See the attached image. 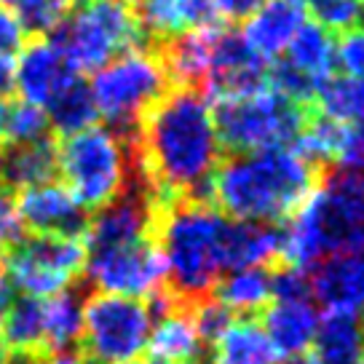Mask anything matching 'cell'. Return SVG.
Wrapping results in <instances>:
<instances>
[{
	"instance_id": "cell-1",
	"label": "cell",
	"mask_w": 364,
	"mask_h": 364,
	"mask_svg": "<svg viewBox=\"0 0 364 364\" xmlns=\"http://www.w3.org/2000/svg\"><path fill=\"white\" fill-rule=\"evenodd\" d=\"M132 145L136 177L159 206L171 198H206L223 161L212 102L191 86H171L142 118Z\"/></svg>"
},
{
	"instance_id": "cell-2",
	"label": "cell",
	"mask_w": 364,
	"mask_h": 364,
	"mask_svg": "<svg viewBox=\"0 0 364 364\" xmlns=\"http://www.w3.org/2000/svg\"><path fill=\"white\" fill-rule=\"evenodd\" d=\"M318 171L295 148L233 153L212 174L206 201L228 220L279 225L314 193Z\"/></svg>"
},
{
	"instance_id": "cell-3",
	"label": "cell",
	"mask_w": 364,
	"mask_h": 364,
	"mask_svg": "<svg viewBox=\"0 0 364 364\" xmlns=\"http://www.w3.org/2000/svg\"><path fill=\"white\" fill-rule=\"evenodd\" d=\"M364 252V171L332 169L282 228L284 265L311 271L332 257Z\"/></svg>"
},
{
	"instance_id": "cell-4",
	"label": "cell",
	"mask_w": 364,
	"mask_h": 364,
	"mask_svg": "<svg viewBox=\"0 0 364 364\" xmlns=\"http://www.w3.org/2000/svg\"><path fill=\"white\" fill-rule=\"evenodd\" d=\"M225 228L228 217L206 198H171L159 206L153 239L164 257L166 289L182 303L209 297L225 273Z\"/></svg>"
},
{
	"instance_id": "cell-5",
	"label": "cell",
	"mask_w": 364,
	"mask_h": 364,
	"mask_svg": "<svg viewBox=\"0 0 364 364\" xmlns=\"http://www.w3.org/2000/svg\"><path fill=\"white\" fill-rule=\"evenodd\" d=\"M57 177L89 212L110 204L136 177L132 136L100 124L62 136Z\"/></svg>"
},
{
	"instance_id": "cell-6",
	"label": "cell",
	"mask_w": 364,
	"mask_h": 364,
	"mask_svg": "<svg viewBox=\"0 0 364 364\" xmlns=\"http://www.w3.org/2000/svg\"><path fill=\"white\" fill-rule=\"evenodd\" d=\"M212 110L220 145L230 153L289 148L311 115L308 105L295 102L271 86L212 100Z\"/></svg>"
},
{
	"instance_id": "cell-7",
	"label": "cell",
	"mask_w": 364,
	"mask_h": 364,
	"mask_svg": "<svg viewBox=\"0 0 364 364\" xmlns=\"http://www.w3.org/2000/svg\"><path fill=\"white\" fill-rule=\"evenodd\" d=\"M89 86L105 126L134 136L150 107L171 89V80L159 51L139 46L97 70Z\"/></svg>"
},
{
	"instance_id": "cell-8",
	"label": "cell",
	"mask_w": 364,
	"mask_h": 364,
	"mask_svg": "<svg viewBox=\"0 0 364 364\" xmlns=\"http://www.w3.org/2000/svg\"><path fill=\"white\" fill-rule=\"evenodd\" d=\"M148 300L91 292L83 300L78 356L83 364H136L148 353L153 330Z\"/></svg>"
},
{
	"instance_id": "cell-9",
	"label": "cell",
	"mask_w": 364,
	"mask_h": 364,
	"mask_svg": "<svg viewBox=\"0 0 364 364\" xmlns=\"http://www.w3.org/2000/svg\"><path fill=\"white\" fill-rule=\"evenodd\" d=\"M78 75L97 73L110 59L139 48L145 33L126 0H89L73 9L54 38Z\"/></svg>"
},
{
	"instance_id": "cell-10",
	"label": "cell",
	"mask_w": 364,
	"mask_h": 364,
	"mask_svg": "<svg viewBox=\"0 0 364 364\" xmlns=\"http://www.w3.org/2000/svg\"><path fill=\"white\" fill-rule=\"evenodd\" d=\"M86 250L73 236L22 233L3 252V276L24 297H54L68 292L83 276Z\"/></svg>"
},
{
	"instance_id": "cell-11",
	"label": "cell",
	"mask_w": 364,
	"mask_h": 364,
	"mask_svg": "<svg viewBox=\"0 0 364 364\" xmlns=\"http://www.w3.org/2000/svg\"><path fill=\"white\" fill-rule=\"evenodd\" d=\"M83 279L94 287V292L136 300H153L166 289V268L153 236L86 252Z\"/></svg>"
},
{
	"instance_id": "cell-12",
	"label": "cell",
	"mask_w": 364,
	"mask_h": 364,
	"mask_svg": "<svg viewBox=\"0 0 364 364\" xmlns=\"http://www.w3.org/2000/svg\"><path fill=\"white\" fill-rule=\"evenodd\" d=\"M153 306V330H150L148 353L153 364H201L206 346L198 335L193 306L182 303L169 289L148 300Z\"/></svg>"
},
{
	"instance_id": "cell-13",
	"label": "cell",
	"mask_w": 364,
	"mask_h": 364,
	"mask_svg": "<svg viewBox=\"0 0 364 364\" xmlns=\"http://www.w3.org/2000/svg\"><path fill=\"white\" fill-rule=\"evenodd\" d=\"M16 206L24 233H41V236L80 239L91 215L59 180L41 182L16 193Z\"/></svg>"
},
{
	"instance_id": "cell-14",
	"label": "cell",
	"mask_w": 364,
	"mask_h": 364,
	"mask_svg": "<svg viewBox=\"0 0 364 364\" xmlns=\"http://www.w3.org/2000/svg\"><path fill=\"white\" fill-rule=\"evenodd\" d=\"M73 75L78 73L70 68L62 48L51 38H27L14 57V91L22 102L38 107L51 102Z\"/></svg>"
},
{
	"instance_id": "cell-15",
	"label": "cell",
	"mask_w": 364,
	"mask_h": 364,
	"mask_svg": "<svg viewBox=\"0 0 364 364\" xmlns=\"http://www.w3.org/2000/svg\"><path fill=\"white\" fill-rule=\"evenodd\" d=\"M306 22L308 11L300 0H265L244 19L241 38L257 57L271 65L284 54Z\"/></svg>"
},
{
	"instance_id": "cell-16",
	"label": "cell",
	"mask_w": 364,
	"mask_h": 364,
	"mask_svg": "<svg viewBox=\"0 0 364 364\" xmlns=\"http://www.w3.org/2000/svg\"><path fill=\"white\" fill-rule=\"evenodd\" d=\"M311 289L324 311L364 316V252L332 255L311 268Z\"/></svg>"
},
{
	"instance_id": "cell-17",
	"label": "cell",
	"mask_w": 364,
	"mask_h": 364,
	"mask_svg": "<svg viewBox=\"0 0 364 364\" xmlns=\"http://www.w3.org/2000/svg\"><path fill=\"white\" fill-rule=\"evenodd\" d=\"M318 308L314 300H271L262 311L260 327L268 335L273 351L282 359L303 356L314 346L318 327Z\"/></svg>"
},
{
	"instance_id": "cell-18",
	"label": "cell",
	"mask_w": 364,
	"mask_h": 364,
	"mask_svg": "<svg viewBox=\"0 0 364 364\" xmlns=\"http://www.w3.org/2000/svg\"><path fill=\"white\" fill-rule=\"evenodd\" d=\"M282 257V228L268 223L228 220L223 241L225 271L236 268H268Z\"/></svg>"
},
{
	"instance_id": "cell-19",
	"label": "cell",
	"mask_w": 364,
	"mask_h": 364,
	"mask_svg": "<svg viewBox=\"0 0 364 364\" xmlns=\"http://www.w3.org/2000/svg\"><path fill=\"white\" fill-rule=\"evenodd\" d=\"M212 41H215V27L185 30L161 43L159 57L166 68L171 86H191V89L204 86L212 65Z\"/></svg>"
},
{
	"instance_id": "cell-20",
	"label": "cell",
	"mask_w": 364,
	"mask_h": 364,
	"mask_svg": "<svg viewBox=\"0 0 364 364\" xmlns=\"http://www.w3.org/2000/svg\"><path fill=\"white\" fill-rule=\"evenodd\" d=\"M57 180V142H0V185L22 193L41 182Z\"/></svg>"
},
{
	"instance_id": "cell-21",
	"label": "cell",
	"mask_w": 364,
	"mask_h": 364,
	"mask_svg": "<svg viewBox=\"0 0 364 364\" xmlns=\"http://www.w3.org/2000/svg\"><path fill=\"white\" fill-rule=\"evenodd\" d=\"M316 364H362L364 362V316L346 311H324L314 338Z\"/></svg>"
},
{
	"instance_id": "cell-22",
	"label": "cell",
	"mask_w": 364,
	"mask_h": 364,
	"mask_svg": "<svg viewBox=\"0 0 364 364\" xmlns=\"http://www.w3.org/2000/svg\"><path fill=\"white\" fill-rule=\"evenodd\" d=\"M212 364H279L268 335L260 321L252 316H239L228 324L206 348Z\"/></svg>"
},
{
	"instance_id": "cell-23",
	"label": "cell",
	"mask_w": 364,
	"mask_h": 364,
	"mask_svg": "<svg viewBox=\"0 0 364 364\" xmlns=\"http://www.w3.org/2000/svg\"><path fill=\"white\" fill-rule=\"evenodd\" d=\"M212 297L233 316H255L271 306L273 271L271 268H236L217 279Z\"/></svg>"
},
{
	"instance_id": "cell-24",
	"label": "cell",
	"mask_w": 364,
	"mask_h": 364,
	"mask_svg": "<svg viewBox=\"0 0 364 364\" xmlns=\"http://www.w3.org/2000/svg\"><path fill=\"white\" fill-rule=\"evenodd\" d=\"M279 59L318 89L321 80L335 73V38L330 30L308 19Z\"/></svg>"
},
{
	"instance_id": "cell-25",
	"label": "cell",
	"mask_w": 364,
	"mask_h": 364,
	"mask_svg": "<svg viewBox=\"0 0 364 364\" xmlns=\"http://www.w3.org/2000/svg\"><path fill=\"white\" fill-rule=\"evenodd\" d=\"M48 115L51 132L59 136H70L75 132H83L100 121L97 105H94V94H91L89 80L83 75H73V78L59 89V94L43 107Z\"/></svg>"
},
{
	"instance_id": "cell-26",
	"label": "cell",
	"mask_w": 364,
	"mask_h": 364,
	"mask_svg": "<svg viewBox=\"0 0 364 364\" xmlns=\"http://www.w3.org/2000/svg\"><path fill=\"white\" fill-rule=\"evenodd\" d=\"M0 338L16 353H46V316L43 300L14 297L0 321Z\"/></svg>"
},
{
	"instance_id": "cell-27",
	"label": "cell",
	"mask_w": 364,
	"mask_h": 364,
	"mask_svg": "<svg viewBox=\"0 0 364 364\" xmlns=\"http://www.w3.org/2000/svg\"><path fill=\"white\" fill-rule=\"evenodd\" d=\"M83 300L86 297H80L75 287L43 300L46 353H65L78 348L80 327H83Z\"/></svg>"
},
{
	"instance_id": "cell-28",
	"label": "cell",
	"mask_w": 364,
	"mask_h": 364,
	"mask_svg": "<svg viewBox=\"0 0 364 364\" xmlns=\"http://www.w3.org/2000/svg\"><path fill=\"white\" fill-rule=\"evenodd\" d=\"M316 113L335 124H356L364 121V80L332 73L314 94Z\"/></svg>"
},
{
	"instance_id": "cell-29",
	"label": "cell",
	"mask_w": 364,
	"mask_h": 364,
	"mask_svg": "<svg viewBox=\"0 0 364 364\" xmlns=\"http://www.w3.org/2000/svg\"><path fill=\"white\" fill-rule=\"evenodd\" d=\"M75 9L73 0H19L14 14L24 27L27 38H54Z\"/></svg>"
},
{
	"instance_id": "cell-30",
	"label": "cell",
	"mask_w": 364,
	"mask_h": 364,
	"mask_svg": "<svg viewBox=\"0 0 364 364\" xmlns=\"http://www.w3.org/2000/svg\"><path fill=\"white\" fill-rule=\"evenodd\" d=\"M54 139L48 115L43 107L16 100L6 107V124H3V142L27 145V142H43Z\"/></svg>"
},
{
	"instance_id": "cell-31",
	"label": "cell",
	"mask_w": 364,
	"mask_h": 364,
	"mask_svg": "<svg viewBox=\"0 0 364 364\" xmlns=\"http://www.w3.org/2000/svg\"><path fill=\"white\" fill-rule=\"evenodd\" d=\"M308 19H314L330 33H346L362 22L364 0H300Z\"/></svg>"
},
{
	"instance_id": "cell-32",
	"label": "cell",
	"mask_w": 364,
	"mask_h": 364,
	"mask_svg": "<svg viewBox=\"0 0 364 364\" xmlns=\"http://www.w3.org/2000/svg\"><path fill=\"white\" fill-rule=\"evenodd\" d=\"M335 68H341L343 75L364 80V27L346 30L335 41Z\"/></svg>"
},
{
	"instance_id": "cell-33",
	"label": "cell",
	"mask_w": 364,
	"mask_h": 364,
	"mask_svg": "<svg viewBox=\"0 0 364 364\" xmlns=\"http://www.w3.org/2000/svg\"><path fill=\"white\" fill-rule=\"evenodd\" d=\"M273 300H314L311 273L282 265L273 271Z\"/></svg>"
},
{
	"instance_id": "cell-34",
	"label": "cell",
	"mask_w": 364,
	"mask_h": 364,
	"mask_svg": "<svg viewBox=\"0 0 364 364\" xmlns=\"http://www.w3.org/2000/svg\"><path fill=\"white\" fill-rule=\"evenodd\" d=\"M335 169L364 171V121L346 124L335 156Z\"/></svg>"
},
{
	"instance_id": "cell-35",
	"label": "cell",
	"mask_w": 364,
	"mask_h": 364,
	"mask_svg": "<svg viewBox=\"0 0 364 364\" xmlns=\"http://www.w3.org/2000/svg\"><path fill=\"white\" fill-rule=\"evenodd\" d=\"M24 233L22 220H19V206H16V193L0 185V250L11 247L14 241Z\"/></svg>"
},
{
	"instance_id": "cell-36",
	"label": "cell",
	"mask_w": 364,
	"mask_h": 364,
	"mask_svg": "<svg viewBox=\"0 0 364 364\" xmlns=\"http://www.w3.org/2000/svg\"><path fill=\"white\" fill-rule=\"evenodd\" d=\"M27 43V33L19 24L14 9L0 6V57H16L19 48Z\"/></svg>"
},
{
	"instance_id": "cell-37",
	"label": "cell",
	"mask_w": 364,
	"mask_h": 364,
	"mask_svg": "<svg viewBox=\"0 0 364 364\" xmlns=\"http://www.w3.org/2000/svg\"><path fill=\"white\" fill-rule=\"evenodd\" d=\"M260 3H265V0H217L225 22H244Z\"/></svg>"
},
{
	"instance_id": "cell-38",
	"label": "cell",
	"mask_w": 364,
	"mask_h": 364,
	"mask_svg": "<svg viewBox=\"0 0 364 364\" xmlns=\"http://www.w3.org/2000/svg\"><path fill=\"white\" fill-rule=\"evenodd\" d=\"M14 91V59L0 57V100H6Z\"/></svg>"
},
{
	"instance_id": "cell-39",
	"label": "cell",
	"mask_w": 364,
	"mask_h": 364,
	"mask_svg": "<svg viewBox=\"0 0 364 364\" xmlns=\"http://www.w3.org/2000/svg\"><path fill=\"white\" fill-rule=\"evenodd\" d=\"M14 300V289L11 284H9V279L3 276V271H0V321H3V316H6V311H9V306H11Z\"/></svg>"
},
{
	"instance_id": "cell-40",
	"label": "cell",
	"mask_w": 364,
	"mask_h": 364,
	"mask_svg": "<svg viewBox=\"0 0 364 364\" xmlns=\"http://www.w3.org/2000/svg\"><path fill=\"white\" fill-rule=\"evenodd\" d=\"M43 364H83L78 351H65V353H46Z\"/></svg>"
},
{
	"instance_id": "cell-41",
	"label": "cell",
	"mask_w": 364,
	"mask_h": 364,
	"mask_svg": "<svg viewBox=\"0 0 364 364\" xmlns=\"http://www.w3.org/2000/svg\"><path fill=\"white\" fill-rule=\"evenodd\" d=\"M279 364H316L314 362V356H289V359H284V362H279Z\"/></svg>"
},
{
	"instance_id": "cell-42",
	"label": "cell",
	"mask_w": 364,
	"mask_h": 364,
	"mask_svg": "<svg viewBox=\"0 0 364 364\" xmlns=\"http://www.w3.org/2000/svg\"><path fill=\"white\" fill-rule=\"evenodd\" d=\"M9 359H11V348L3 343V338H0V364H9Z\"/></svg>"
},
{
	"instance_id": "cell-43",
	"label": "cell",
	"mask_w": 364,
	"mask_h": 364,
	"mask_svg": "<svg viewBox=\"0 0 364 364\" xmlns=\"http://www.w3.org/2000/svg\"><path fill=\"white\" fill-rule=\"evenodd\" d=\"M6 107H9V102H6V100H0V142H3V124H6Z\"/></svg>"
},
{
	"instance_id": "cell-44",
	"label": "cell",
	"mask_w": 364,
	"mask_h": 364,
	"mask_svg": "<svg viewBox=\"0 0 364 364\" xmlns=\"http://www.w3.org/2000/svg\"><path fill=\"white\" fill-rule=\"evenodd\" d=\"M16 3H19V0H0V6H9V9H14Z\"/></svg>"
},
{
	"instance_id": "cell-45",
	"label": "cell",
	"mask_w": 364,
	"mask_h": 364,
	"mask_svg": "<svg viewBox=\"0 0 364 364\" xmlns=\"http://www.w3.org/2000/svg\"><path fill=\"white\" fill-rule=\"evenodd\" d=\"M73 3H75V6H83V3H89V0H73Z\"/></svg>"
},
{
	"instance_id": "cell-46",
	"label": "cell",
	"mask_w": 364,
	"mask_h": 364,
	"mask_svg": "<svg viewBox=\"0 0 364 364\" xmlns=\"http://www.w3.org/2000/svg\"><path fill=\"white\" fill-rule=\"evenodd\" d=\"M0 265H3V250H0Z\"/></svg>"
},
{
	"instance_id": "cell-47",
	"label": "cell",
	"mask_w": 364,
	"mask_h": 364,
	"mask_svg": "<svg viewBox=\"0 0 364 364\" xmlns=\"http://www.w3.org/2000/svg\"><path fill=\"white\" fill-rule=\"evenodd\" d=\"M136 364H145V362H136ZM150 364H153V362H150Z\"/></svg>"
},
{
	"instance_id": "cell-48",
	"label": "cell",
	"mask_w": 364,
	"mask_h": 364,
	"mask_svg": "<svg viewBox=\"0 0 364 364\" xmlns=\"http://www.w3.org/2000/svg\"><path fill=\"white\" fill-rule=\"evenodd\" d=\"M362 19H364V14H362Z\"/></svg>"
},
{
	"instance_id": "cell-49",
	"label": "cell",
	"mask_w": 364,
	"mask_h": 364,
	"mask_svg": "<svg viewBox=\"0 0 364 364\" xmlns=\"http://www.w3.org/2000/svg\"><path fill=\"white\" fill-rule=\"evenodd\" d=\"M362 364H364V362H362Z\"/></svg>"
}]
</instances>
